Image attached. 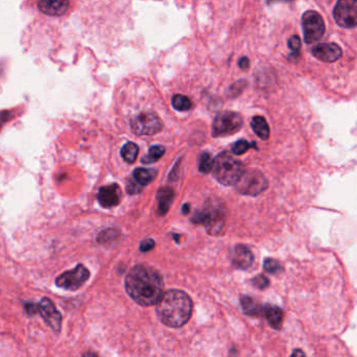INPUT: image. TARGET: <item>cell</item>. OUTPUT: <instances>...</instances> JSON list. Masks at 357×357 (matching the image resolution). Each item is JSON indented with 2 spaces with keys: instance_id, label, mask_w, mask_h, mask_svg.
<instances>
[{
  "instance_id": "obj_1",
  "label": "cell",
  "mask_w": 357,
  "mask_h": 357,
  "mask_svg": "<svg viewBox=\"0 0 357 357\" xmlns=\"http://www.w3.org/2000/svg\"><path fill=\"white\" fill-rule=\"evenodd\" d=\"M163 279L152 267L144 264L134 266L125 277V290L141 306L157 304L163 296Z\"/></svg>"
},
{
  "instance_id": "obj_2",
  "label": "cell",
  "mask_w": 357,
  "mask_h": 357,
  "mask_svg": "<svg viewBox=\"0 0 357 357\" xmlns=\"http://www.w3.org/2000/svg\"><path fill=\"white\" fill-rule=\"evenodd\" d=\"M156 305L160 321L171 328L184 326L193 313V301L182 290L170 289L164 292Z\"/></svg>"
},
{
  "instance_id": "obj_3",
  "label": "cell",
  "mask_w": 357,
  "mask_h": 357,
  "mask_svg": "<svg viewBox=\"0 0 357 357\" xmlns=\"http://www.w3.org/2000/svg\"><path fill=\"white\" fill-rule=\"evenodd\" d=\"M245 170L244 164L228 152H222L214 159L212 171L214 177L223 185L237 184Z\"/></svg>"
},
{
  "instance_id": "obj_4",
  "label": "cell",
  "mask_w": 357,
  "mask_h": 357,
  "mask_svg": "<svg viewBox=\"0 0 357 357\" xmlns=\"http://www.w3.org/2000/svg\"><path fill=\"white\" fill-rule=\"evenodd\" d=\"M226 220V213L221 206L209 205L202 210H198L194 218L193 223L205 226L206 230L211 235H218L222 232Z\"/></svg>"
},
{
  "instance_id": "obj_5",
  "label": "cell",
  "mask_w": 357,
  "mask_h": 357,
  "mask_svg": "<svg viewBox=\"0 0 357 357\" xmlns=\"http://www.w3.org/2000/svg\"><path fill=\"white\" fill-rule=\"evenodd\" d=\"M25 309L29 314L40 313L45 323L56 332L61 330L62 315L56 308L53 301L48 298H43L39 303H28L25 305Z\"/></svg>"
},
{
  "instance_id": "obj_6",
  "label": "cell",
  "mask_w": 357,
  "mask_h": 357,
  "mask_svg": "<svg viewBox=\"0 0 357 357\" xmlns=\"http://www.w3.org/2000/svg\"><path fill=\"white\" fill-rule=\"evenodd\" d=\"M267 180L262 172L256 169L245 170L237 182L238 193L246 196H258L267 188Z\"/></svg>"
},
{
  "instance_id": "obj_7",
  "label": "cell",
  "mask_w": 357,
  "mask_h": 357,
  "mask_svg": "<svg viewBox=\"0 0 357 357\" xmlns=\"http://www.w3.org/2000/svg\"><path fill=\"white\" fill-rule=\"evenodd\" d=\"M244 121L239 113L225 111L218 114L213 120L212 124V135L214 137L232 135L238 132Z\"/></svg>"
},
{
  "instance_id": "obj_8",
  "label": "cell",
  "mask_w": 357,
  "mask_h": 357,
  "mask_svg": "<svg viewBox=\"0 0 357 357\" xmlns=\"http://www.w3.org/2000/svg\"><path fill=\"white\" fill-rule=\"evenodd\" d=\"M131 126L137 135H155L162 131L163 123L156 113L142 112L131 119Z\"/></svg>"
},
{
  "instance_id": "obj_9",
  "label": "cell",
  "mask_w": 357,
  "mask_h": 357,
  "mask_svg": "<svg viewBox=\"0 0 357 357\" xmlns=\"http://www.w3.org/2000/svg\"><path fill=\"white\" fill-rule=\"evenodd\" d=\"M302 29L306 43L320 40L325 32V23L322 16L314 11L305 12L302 16Z\"/></svg>"
},
{
  "instance_id": "obj_10",
  "label": "cell",
  "mask_w": 357,
  "mask_h": 357,
  "mask_svg": "<svg viewBox=\"0 0 357 357\" xmlns=\"http://www.w3.org/2000/svg\"><path fill=\"white\" fill-rule=\"evenodd\" d=\"M333 17L341 28L357 27V0H338L333 10Z\"/></svg>"
},
{
  "instance_id": "obj_11",
  "label": "cell",
  "mask_w": 357,
  "mask_h": 357,
  "mask_svg": "<svg viewBox=\"0 0 357 357\" xmlns=\"http://www.w3.org/2000/svg\"><path fill=\"white\" fill-rule=\"evenodd\" d=\"M89 277H90L89 271L84 265L79 264L75 269L60 275L56 280V284L64 289L76 290L86 283Z\"/></svg>"
},
{
  "instance_id": "obj_12",
  "label": "cell",
  "mask_w": 357,
  "mask_h": 357,
  "mask_svg": "<svg viewBox=\"0 0 357 357\" xmlns=\"http://www.w3.org/2000/svg\"><path fill=\"white\" fill-rule=\"evenodd\" d=\"M341 48L335 43H320L313 46L312 55L322 62L333 63L341 57Z\"/></svg>"
},
{
  "instance_id": "obj_13",
  "label": "cell",
  "mask_w": 357,
  "mask_h": 357,
  "mask_svg": "<svg viewBox=\"0 0 357 357\" xmlns=\"http://www.w3.org/2000/svg\"><path fill=\"white\" fill-rule=\"evenodd\" d=\"M121 191L118 185L113 184L101 187L97 194V200L101 207L111 208L117 206L120 202Z\"/></svg>"
},
{
  "instance_id": "obj_14",
  "label": "cell",
  "mask_w": 357,
  "mask_h": 357,
  "mask_svg": "<svg viewBox=\"0 0 357 357\" xmlns=\"http://www.w3.org/2000/svg\"><path fill=\"white\" fill-rule=\"evenodd\" d=\"M69 0H39L37 6L43 14L48 16H62L69 9Z\"/></svg>"
},
{
  "instance_id": "obj_15",
  "label": "cell",
  "mask_w": 357,
  "mask_h": 357,
  "mask_svg": "<svg viewBox=\"0 0 357 357\" xmlns=\"http://www.w3.org/2000/svg\"><path fill=\"white\" fill-rule=\"evenodd\" d=\"M231 260L232 263L236 267H238V269L246 270L252 265L254 256H253V253L248 247L244 245H238L234 248L231 254Z\"/></svg>"
},
{
  "instance_id": "obj_16",
  "label": "cell",
  "mask_w": 357,
  "mask_h": 357,
  "mask_svg": "<svg viewBox=\"0 0 357 357\" xmlns=\"http://www.w3.org/2000/svg\"><path fill=\"white\" fill-rule=\"evenodd\" d=\"M174 193L170 187H162L158 190L157 193V200H158V210L161 215H165L169 208L171 203L173 201Z\"/></svg>"
},
{
  "instance_id": "obj_17",
  "label": "cell",
  "mask_w": 357,
  "mask_h": 357,
  "mask_svg": "<svg viewBox=\"0 0 357 357\" xmlns=\"http://www.w3.org/2000/svg\"><path fill=\"white\" fill-rule=\"evenodd\" d=\"M264 312L267 321L274 329H281L283 323V311L278 306L267 305L264 308Z\"/></svg>"
},
{
  "instance_id": "obj_18",
  "label": "cell",
  "mask_w": 357,
  "mask_h": 357,
  "mask_svg": "<svg viewBox=\"0 0 357 357\" xmlns=\"http://www.w3.org/2000/svg\"><path fill=\"white\" fill-rule=\"evenodd\" d=\"M252 129L259 138L262 140H267L270 137V126L266 120L262 116H255L251 122Z\"/></svg>"
},
{
  "instance_id": "obj_19",
  "label": "cell",
  "mask_w": 357,
  "mask_h": 357,
  "mask_svg": "<svg viewBox=\"0 0 357 357\" xmlns=\"http://www.w3.org/2000/svg\"><path fill=\"white\" fill-rule=\"evenodd\" d=\"M157 175V171L154 169H146V168H136L133 172V178L141 186H146L150 182L155 180Z\"/></svg>"
},
{
  "instance_id": "obj_20",
  "label": "cell",
  "mask_w": 357,
  "mask_h": 357,
  "mask_svg": "<svg viewBox=\"0 0 357 357\" xmlns=\"http://www.w3.org/2000/svg\"><path fill=\"white\" fill-rule=\"evenodd\" d=\"M240 304L244 312L250 316L259 315L261 312V308L258 303L251 297H242L240 300Z\"/></svg>"
},
{
  "instance_id": "obj_21",
  "label": "cell",
  "mask_w": 357,
  "mask_h": 357,
  "mask_svg": "<svg viewBox=\"0 0 357 357\" xmlns=\"http://www.w3.org/2000/svg\"><path fill=\"white\" fill-rule=\"evenodd\" d=\"M138 150H139V148L134 142H127L122 146V148L120 150V154H121L122 159L125 162L134 163L138 156Z\"/></svg>"
},
{
  "instance_id": "obj_22",
  "label": "cell",
  "mask_w": 357,
  "mask_h": 357,
  "mask_svg": "<svg viewBox=\"0 0 357 357\" xmlns=\"http://www.w3.org/2000/svg\"><path fill=\"white\" fill-rule=\"evenodd\" d=\"M172 107L177 111H189L193 108V103L190 98L182 94H175L171 98Z\"/></svg>"
},
{
  "instance_id": "obj_23",
  "label": "cell",
  "mask_w": 357,
  "mask_h": 357,
  "mask_svg": "<svg viewBox=\"0 0 357 357\" xmlns=\"http://www.w3.org/2000/svg\"><path fill=\"white\" fill-rule=\"evenodd\" d=\"M213 165H214V160L212 159L211 155L208 152H203L200 158V164H199V169L201 172L204 173H209L213 170Z\"/></svg>"
},
{
  "instance_id": "obj_24",
  "label": "cell",
  "mask_w": 357,
  "mask_h": 357,
  "mask_svg": "<svg viewBox=\"0 0 357 357\" xmlns=\"http://www.w3.org/2000/svg\"><path fill=\"white\" fill-rule=\"evenodd\" d=\"M164 152H165V148L163 146H161V145L152 146L149 148L148 155L146 157L142 158V163L148 164V163L156 162L164 155Z\"/></svg>"
},
{
  "instance_id": "obj_25",
  "label": "cell",
  "mask_w": 357,
  "mask_h": 357,
  "mask_svg": "<svg viewBox=\"0 0 357 357\" xmlns=\"http://www.w3.org/2000/svg\"><path fill=\"white\" fill-rule=\"evenodd\" d=\"M255 146H256V143L255 142H248L247 140L241 139L234 143V145L232 146V151L235 155H242L245 154L246 151H248L251 147H255Z\"/></svg>"
},
{
  "instance_id": "obj_26",
  "label": "cell",
  "mask_w": 357,
  "mask_h": 357,
  "mask_svg": "<svg viewBox=\"0 0 357 357\" xmlns=\"http://www.w3.org/2000/svg\"><path fill=\"white\" fill-rule=\"evenodd\" d=\"M119 235V232L116 230V229L113 228H109L105 231H101L98 235L97 240L99 242H103V244H106V242H111L113 240H115Z\"/></svg>"
},
{
  "instance_id": "obj_27",
  "label": "cell",
  "mask_w": 357,
  "mask_h": 357,
  "mask_svg": "<svg viewBox=\"0 0 357 357\" xmlns=\"http://www.w3.org/2000/svg\"><path fill=\"white\" fill-rule=\"evenodd\" d=\"M263 269L265 270V272L270 273V274H278L279 272L282 271V265L280 264L279 261H277L275 259L267 258L264 260Z\"/></svg>"
},
{
  "instance_id": "obj_28",
  "label": "cell",
  "mask_w": 357,
  "mask_h": 357,
  "mask_svg": "<svg viewBox=\"0 0 357 357\" xmlns=\"http://www.w3.org/2000/svg\"><path fill=\"white\" fill-rule=\"evenodd\" d=\"M288 47L291 50L290 57H298L301 48V40L299 36H291L288 40Z\"/></svg>"
},
{
  "instance_id": "obj_29",
  "label": "cell",
  "mask_w": 357,
  "mask_h": 357,
  "mask_svg": "<svg viewBox=\"0 0 357 357\" xmlns=\"http://www.w3.org/2000/svg\"><path fill=\"white\" fill-rule=\"evenodd\" d=\"M253 284L256 286L257 288H259V289H264V288H266L267 286L270 285V281H269V279H267L265 276L259 275V276L255 277L253 279Z\"/></svg>"
},
{
  "instance_id": "obj_30",
  "label": "cell",
  "mask_w": 357,
  "mask_h": 357,
  "mask_svg": "<svg viewBox=\"0 0 357 357\" xmlns=\"http://www.w3.org/2000/svg\"><path fill=\"white\" fill-rule=\"evenodd\" d=\"M142 188L140 186L134 178H132V180H130V182L127 183V186H126V191L129 193L130 195H136V194H139V193H141L142 191Z\"/></svg>"
},
{
  "instance_id": "obj_31",
  "label": "cell",
  "mask_w": 357,
  "mask_h": 357,
  "mask_svg": "<svg viewBox=\"0 0 357 357\" xmlns=\"http://www.w3.org/2000/svg\"><path fill=\"white\" fill-rule=\"evenodd\" d=\"M154 248H155V241L150 238L143 240L141 242V245H140V251L141 252H149Z\"/></svg>"
},
{
  "instance_id": "obj_32",
  "label": "cell",
  "mask_w": 357,
  "mask_h": 357,
  "mask_svg": "<svg viewBox=\"0 0 357 357\" xmlns=\"http://www.w3.org/2000/svg\"><path fill=\"white\" fill-rule=\"evenodd\" d=\"M244 88H245V82H244V81H240V82L235 83L233 86H231L230 92H231V93H234V94L236 95V94H238L237 90H239V92H241L242 90H244Z\"/></svg>"
},
{
  "instance_id": "obj_33",
  "label": "cell",
  "mask_w": 357,
  "mask_h": 357,
  "mask_svg": "<svg viewBox=\"0 0 357 357\" xmlns=\"http://www.w3.org/2000/svg\"><path fill=\"white\" fill-rule=\"evenodd\" d=\"M12 117V113L10 111H2L0 112V127H2L9 119Z\"/></svg>"
},
{
  "instance_id": "obj_34",
  "label": "cell",
  "mask_w": 357,
  "mask_h": 357,
  "mask_svg": "<svg viewBox=\"0 0 357 357\" xmlns=\"http://www.w3.org/2000/svg\"><path fill=\"white\" fill-rule=\"evenodd\" d=\"M238 65H239V67H240L241 69L246 70V69H248L249 66H250V60H249L247 57H242V58L239 60V62H238Z\"/></svg>"
},
{
  "instance_id": "obj_35",
  "label": "cell",
  "mask_w": 357,
  "mask_h": 357,
  "mask_svg": "<svg viewBox=\"0 0 357 357\" xmlns=\"http://www.w3.org/2000/svg\"><path fill=\"white\" fill-rule=\"evenodd\" d=\"M290 357H306V356H305V353L302 350L296 349L294 352H292Z\"/></svg>"
},
{
  "instance_id": "obj_36",
  "label": "cell",
  "mask_w": 357,
  "mask_h": 357,
  "mask_svg": "<svg viewBox=\"0 0 357 357\" xmlns=\"http://www.w3.org/2000/svg\"><path fill=\"white\" fill-rule=\"evenodd\" d=\"M294 2V0H267V5H273L277 3H290Z\"/></svg>"
},
{
  "instance_id": "obj_37",
  "label": "cell",
  "mask_w": 357,
  "mask_h": 357,
  "mask_svg": "<svg viewBox=\"0 0 357 357\" xmlns=\"http://www.w3.org/2000/svg\"><path fill=\"white\" fill-rule=\"evenodd\" d=\"M190 210V206H189V204H185V205L183 206V213L184 214H187Z\"/></svg>"
},
{
  "instance_id": "obj_38",
  "label": "cell",
  "mask_w": 357,
  "mask_h": 357,
  "mask_svg": "<svg viewBox=\"0 0 357 357\" xmlns=\"http://www.w3.org/2000/svg\"><path fill=\"white\" fill-rule=\"evenodd\" d=\"M83 357H98V355L95 354V353H92V352H89V353L84 354Z\"/></svg>"
}]
</instances>
